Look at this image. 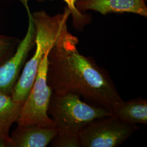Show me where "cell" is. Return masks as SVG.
Here are the masks:
<instances>
[{"label":"cell","instance_id":"cell-3","mask_svg":"<svg viewBox=\"0 0 147 147\" xmlns=\"http://www.w3.org/2000/svg\"><path fill=\"white\" fill-rule=\"evenodd\" d=\"M48 113L53 117L59 131L76 135L95 120L113 116L110 109L85 102L73 93H53Z\"/></svg>","mask_w":147,"mask_h":147},{"label":"cell","instance_id":"cell-13","mask_svg":"<svg viewBox=\"0 0 147 147\" xmlns=\"http://www.w3.org/2000/svg\"><path fill=\"white\" fill-rule=\"evenodd\" d=\"M51 147H81L79 135L59 131L52 141Z\"/></svg>","mask_w":147,"mask_h":147},{"label":"cell","instance_id":"cell-7","mask_svg":"<svg viewBox=\"0 0 147 147\" xmlns=\"http://www.w3.org/2000/svg\"><path fill=\"white\" fill-rule=\"evenodd\" d=\"M146 0H76V7L80 11H97L102 15L111 13H130L147 16Z\"/></svg>","mask_w":147,"mask_h":147},{"label":"cell","instance_id":"cell-5","mask_svg":"<svg viewBox=\"0 0 147 147\" xmlns=\"http://www.w3.org/2000/svg\"><path fill=\"white\" fill-rule=\"evenodd\" d=\"M138 129L136 125L126 123L113 115L100 118L79 132L81 147H118Z\"/></svg>","mask_w":147,"mask_h":147},{"label":"cell","instance_id":"cell-2","mask_svg":"<svg viewBox=\"0 0 147 147\" xmlns=\"http://www.w3.org/2000/svg\"><path fill=\"white\" fill-rule=\"evenodd\" d=\"M70 12L66 7L62 13L49 16L45 11L32 14L36 31V51L24 65L22 73L11 93L16 102L24 103L36 79L40 64L45 55L58 41L69 33L67 22Z\"/></svg>","mask_w":147,"mask_h":147},{"label":"cell","instance_id":"cell-8","mask_svg":"<svg viewBox=\"0 0 147 147\" xmlns=\"http://www.w3.org/2000/svg\"><path fill=\"white\" fill-rule=\"evenodd\" d=\"M58 132L57 127L18 126L10 136V147H45Z\"/></svg>","mask_w":147,"mask_h":147},{"label":"cell","instance_id":"cell-1","mask_svg":"<svg viewBox=\"0 0 147 147\" xmlns=\"http://www.w3.org/2000/svg\"><path fill=\"white\" fill-rule=\"evenodd\" d=\"M78 38L70 32L48 55L47 84L53 93H73L89 104L112 109L122 100L114 82L92 58L80 54Z\"/></svg>","mask_w":147,"mask_h":147},{"label":"cell","instance_id":"cell-6","mask_svg":"<svg viewBox=\"0 0 147 147\" xmlns=\"http://www.w3.org/2000/svg\"><path fill=\"white\" fill-rule=\"evenodd\" d=\"M26 10L28 16L26 34L19 42L13 55L0 67V92L5 94H11L29 53L35 45V28L29 7Z\"/></svg>","mask_w":147,"mask_h":147},{"label":"cell","instance_id":"cell-4","mask_svg":"<svg viewBox=\"0 0 147 147\" xmlns=\"http://www.w3.org/2000/svg\"><path fill=\"white\" fill-rule=\"evenodd\" d=\"M49 53L45 55L40 64L36 79L21 107L20 116L16 121L18 126L56 127L55 122L49 117L48 113L53 93L47 81Z\"/></svg>","mask_w":147,"mask_h":147},{"label":"cell","instance_id":"cell-10","mask_svg":"<svg viewBox=\"0 0 147 147\" xmlns=\"http://www.w3.org/2000/svg\"><path fill=\"white\" fill-rule=\"evenodd\" d=\"M112 111L113 116L126 123L147 124L146 99L139 98L129 101L122 100L112 109Z\"/></svg>","mask_w":147,"mask_h":147},{"label":"cell","instance_id":"cell-9","mask_svg":"<svg viewBox=\"0 0 147 147\" xmlns=\"http://www.w3.org/2000/svg\"><path fill=\"white\" fill-rule=\"evenodd\" d=\"M22 106L11 95L0 92V147H10L9 130L20 116Z\"/></svg>","mask_w":147,"mask_h":147},{"label":"cell","instance_id":"cell-11","mask_svg":"<svg viewBox=\"0 0 147 147\" xmlns=\"http://www.w3.org/2000/svg\"><path fill=\"white\" fill-rule=\"evenodd\" d=\"M71 16L74 27L78 31H82L84 27L90 23L92 18L90 16L82 13L77 9L76 7V0H63Z\"/></svg>","mask_w":147,"mask_h":147},{"label":"cell","instance_id":"cell-12","mask_svg":"<svg viewBox=\"0 0 147 147\" xmlns=\"http://www.w3.org/2000/svg\"><path fill=\"white\" fill-rule=\"evenodd\" d=\"M20 42L15 37L0 34V67L13 55Z\"/></svg>","mask_w":147,"mask_h":147}]
</instances>
